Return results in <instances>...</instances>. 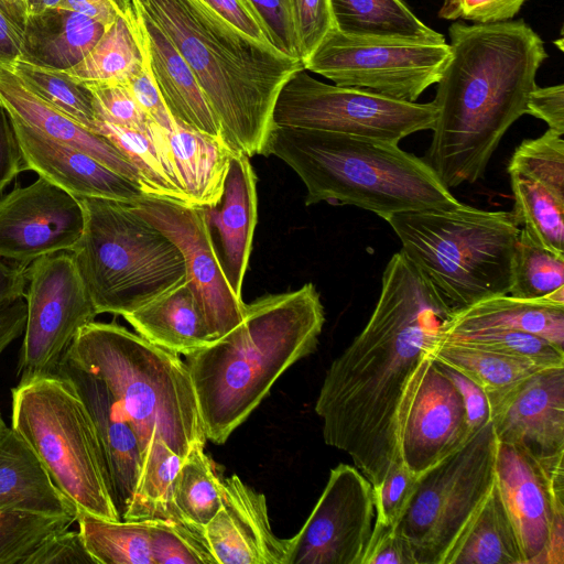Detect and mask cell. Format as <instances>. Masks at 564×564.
I'll return each instance as SVG.
<instances>
[{"mask_svg": "<svg viewBox=\"0 0 564 564\" xmlns=\"http://www.w3.org/2000/svg\"><path fill=\"white\" fill-rule=\"evenodd\" d=\"M362 564H415V561L395 525L375 522Z\"/></svg>", "mask_w": 564, "mask_h": 564, "instance_id": "53", "label": "cell"}, {"mask_svg": "<svg viewBox=\"0 0 564 564\" xmlns=\"http://www.w3.org/2000/svg\"><path fill=\"white\" fill-rule=\"evenodd\" d=\"M7 427H8V426H7V424H6V422H4L3 417H2V415H1V413H0V436H1V434L4 432V430H6Z\"/></svg>", "mask_w": 564, "mask_h": 564, "instance_id": "64", "label": "cell"}, {"mask_svg": "<svg viewBox=\"0 0 564 564\" xmlns=\"http://www.w3.org/2000/svg\"><path fill=\"white\" fill-rule=\"evenodd\" d=\"M129 206L181 251L186 278L213 340L236 327L243 318L246 303L235 294L226 279L205 207L148 195Z\"/></svg>", "mask_w": 564, "mask_h": 564, "instance_id": "15", "label": "cell"}, {"mask_svg": "<svg viewBox=\"0 0 564 564\" xmlns=\"http://www.w3.org/2000/svg\"><path fill=\"white\" fill-rule=\"evenodd\" d=\"M261 155L279 158L299 175L306 206L351 205L386 220L462 204L424 159L395 143L273 124Z\"/></svg>", "mask_w": 564, "mask_h": 564, "instance_id": "5", "label": "cell"}, {"mask_svg": "<svg viewBox=\"0 0 564 564\" xmlns=\"http://www.w3.org/2000/svg\"><path fill=\"white\" fill-rule=\"evenodd\" d=\"M26 14L42 13L48 9L58 8L63 0H23Z\"/></svg>", "mask_w": 564, "mask_h": 564, "instance_id": "63", "label": "cell"}, {"mask_svg": "<svg viewBox=\"0 0 564 564\" xmlns=\"http://www.w3.org/2000/svg\"><path fill=\"white\" fill-rule=\"evenodd\" d=\"M245 2L260 22L271 46L289 57L301 61L289 0H245Z\"/></svg>", "mask_w": 564, "mask_h": 564, "instance_id": "47", "label": "cell"}, {"mask_svg": "<svg viewBox=\"0 0 564 564\" xmlns=\"http://www.w3.org/2000/svg\"><path fill=\"white\" fill-rule=\"evenodd\" d=\"M509 175L514 199L510 213L516 224L536 245L564 257V200L531 180Z\"/></svg>", "mask_w": 564, "mask_h": 564, "instance_id": "39", "label": "cell"}, {"mask_svg": "<svg viewBox=\"0 0 564 564\" xmlns=\"http://www.w3.org/2000/svg\"><path fill=\"white\" fill-rule=\"evenodd\" d=\"M183 459L162 440L152 437L142 454L138 479L121 519H178L173 510L172 491Z\"/></svg>", "mask_w": 564, "mask_h": 564, "instance_id": "36", "label": "cell"}, {"mask_svg": "<svg viewBox=\"0 0 564 564\" xmlns=\"http://www.w3.org/2000/svg\"><path fill=\"white\" fill-rule=\"evenodd\" d=\"M76 522L97 564H153L149 520H110L78 511Z\"/></svg>", "mask_w": 564, "mask_h": 564, "instance_id": "37", "label": "cell"}, {"mask_svg": "<svg viewBox=\"0 0 564 564\" xmlns=\"http://www.w3.org/2000/svg\"><path fill=\"white\" fill-rule=\"evenodd\" d=\"M11 395V427L62 494L78 511L120 520L93 421L72 384L58 375L37 377L19 381Z\"/></svg>", "mask_w": 564, "mask_h": 564, "instance_id": "9", "label": "cell"}, {"mask_svg": "<svg viewBox=\"0 0 564 564\" xmlns=\"http://www.w3.org/2000/svg\"><path fill=\"white\" fill-rule=\"evenodd\" d=\"M205 535L218 564H286L290 539L273 533L265 496L236 474L221 478V507Z\"/></svg>", "mask_w": 564, "mask_h": 564, "instance_id": "19", "label": "cell"}, {"mask_svg": "<svg viewBox=\"0 0 564 564\" xmlns=\"http://www.w3.org/2000/svg\"><path fill=\"white\" fill-rule=\"evenodd\" d=\"M147 48V47H145ZM135 101L148 118L162 129L170 131L175 121L167 110L150 69L148 55L142 68L126 83Z\"/></svg>", "mask_w": 564, "mask_h": 564, "instance_id": "52", "label": "cell"}, {"mask_svg": "<svg viewBox=\"0 0 564 564\" xmlns=\"http://www.w3.org/2000/svg\"><path fill=\"white\" fill-rule=\"evenodd\" d=\"M28 170L78 198L132 204L147 196L139 184L91 155L51 140L10 118Z\"/></svg>", "mask_w": 564, "mask_h": 564, "instance_id": "22", "label": "cell"}, {"mask_svg": "<svg viewBox=\"0 0 564 564\" xmlns=\"http://www.w3.org/2000/svg\"><path fill=\"white\" fill-rule=\"evenodd\" d=\"M84 402L93 421L107 466L112 499L122 518L142 463L138 436L107 386L67 355L57 373Z\"/></svg>", "mask_w": 564, "mask_h": 564, "instance_id": "21", "label": "cell"}, {"mask_svg": "<svg viewBox=\"0 0 564 564\" xmlns=\"http://www.w3.org/2000/svg\"><path fill=\"white\" fill-rule=\"evenodd\" d=\"M204 446L194 445L184 457L172 491L175 516L200 528H205L221 507V478Z\"/></svg>", "mask_w": 564, "mask_h": 564, "instance_id": "38", "label": "cell"}, {"mask_svg": "<svg viewBox=\"0 0 564 564\" xmlns=\"http://www.w3.org/2000/svg\"><path fill=\"white\" fill-rule=\"evenodd\" d=\"M516 330L540 336L564 351V290L539 300L498 295L456 310L438 335Z\"/></svg>", "mask_w": 564, "mask_h": 564, "instance_id": "26", "label": "cell"}, {"mask_svg": "<svg viewBox=\"0 0 564 564\" xmlns=\"http://www.w3.org/2000/svg\"><path fill=\"white\" fill-rule=\"evenodd\" d=\"M563 135L547 129L541 137L523 140L511 156L508 173L531 180L564 200Z\"/></svg>", "mask_w": 564, "mask_h": 564, "instance_id": "43", "label": "cell"}, {"mask_svg": "<svg viewBox=\"0 0 564 564\" xmlns=\"http://www.w3.org/2000/svg\"><path fill=\"white\" fill-rule=\"evenodd\" d=\"M375 519L373 486L356 466L338 464L290 539L286 564H362Z\"/></svg>", "mask_w": 564, "mask_h": 564, "instance_id": "14", "label": "cell"}, {"mask_svg": "<svg viewBox=\"0 0 564 564\" xmlns=\"http://www.w3.org/2000/svg\"><path fill=\"white\" fill-rule=\"evenodd\" d=\"M145 61L144 35L133 7L106 29L82 62L64 72L80 83H126Z\"/></svg>", "mask_w": 564, "mask_h": 564, "instance_id": "35", "label": "cell"}, {"mask_svg": "<svg viewBox=\"0 0 564 564\" xmlns=\"http://www.w3.org/2000/svg\"><path fill=\"white\" fill-rule=\"evenodd\" d=\"M451 56L436 83V120L424 161L447 188L475 183L507 130L523 115L547 58L523 20L454 22Z\"/></svg>", "mask_w": 564, "mask_h": 564, "instance_id": "2", "label": "cell"}, {"mask_svg": "<svg viewBox=\"0 0 564 564\" xmlns=\"http://www.w3.org/2000/svg\"><path fill=\"white\" fill-rule=\"evenodd\" d=\"M7 67L43 100L85 128L97 132L99 121L93 96L84 83L77 82L64 70L37 66L22 59Z\"/></svg>", "mask_w": 564, "mask_h": 564, "instance_id": "40", "label": "cell"}, {"mask_svg": "<svg viewBox=\"0 0 564 564\" xmlns=\"http://www.w3.org/2000/svg\"><path fill=\"white\" fill-rule=\"evenodd\" d=\"M108 26L59 7L28 15L19 59L67 70L88 55Z\"/></svg>", "mask_w": 564, "mask_h": 564, "instance_id": "28", "label": "cell"}, {"mask_svg": "<svg viewBox=\"0 0 564 564\" xmlns=\"http://www.w3.org/2000/svg\"><path fill=\"white\" fill-rule=\"evenodd\" d=\"M527 0H443L438 17L444 20H466L478 24L511 20Z\"/></svg>", "mask_w": 564, "mask_h": 564, "instance_id": "50", "label": "cell"}, {"mask_svg": "<svg viewBox=\"0 0 564 564\" xmlns=\"http://www.w3.org/2000/svg\"><path fill=\"white\" fill-rule=\"evenodd\" d=\"M123 318L148 341L188 355L213 341L187 278Z\"/></svg>", "mask_w": 564, "mask_h": 564, "instance_id": "29", "label": "cell"}, {"mask_svg": "<svg viewBox=\"0 0 564 564\" xmlns=\"http://www.w3.org/2000/svg\"><path fill=\"white\" fill-rule=\"evenodd\" d=\"M302 63L335 29L329 0H289ZM304 66V65H303Z\"/></svg>", "mask_w": 564, "mask_h": 564, "instance_id": "49", "label": "cell"}, {"mask_svg": "<svg viewBox=\"0 0 564 564\" xmlns=\"http://www.w3.org/2000/svg\"><path fill=\"white\" fill-rule=\"evenodd\" d=\"M205 209L210 229L217 231L216 249L226 279L235 294L242 297L258 217L257 177L249 156L232 153L220 199Z\"/></svg>", "mask_w": 564, "mask_h": 564, "instance_id": "23", "label": "cell"}, {"mask_svg": "<svg viewBox=\"0 0 564 564\" xmlns=\"http://www.w3.org/2000/svg\"><path fill=\"white\" fill-rule=\"evenodd\" d=\"M325 323L313 283L246 304L242 321L185 356L206 440L224 444L292 365L315 351Z\"/></svg>", "mask_w": 564, "mask_h": 564, "instance_id": "3", "label": "cell"}, {"mask_svg": "<svg viewBox=\"0 0 564 564\" xmlns=\"http://www.w3.org/2000/svg\"><path fill=\"white\" fill-rule=\"evenodd\" d=\"M20 381L56 375L78 332L98 315L70 251L28 265Z\"/></svg>", "mask_w": 564, "mask_h": 564, "instance_id": "13", "label": "cell"}, {"mask_svg": "<svg viewBox=\"0 0 564 564\" xmlns=\"http://www.w3.org/2000/svg\"><path fill=\"white\" fill-rule=\"evenodd\" d=\"M25 564H97L79 531L65 529L46 539Z\"/></svg>", "mask_w": 564, "mask_h": 564, "instance_id": "51", "label": "cell"}, {"mask_svg": "<svg viewBox=\"0 0 564 564\" xmlns=\"http://www.w3.org/2000/svg\"><path fill=\"white\" fill-rule=\"evenodd\" d=\"M0 104L10 118L91 155L139 184L137 169L113 142L43 100L7 66H0Z\"/></svg>", "mask_w": 564, "mask_h": 564, "instance_id": "24", "label": "cell"}, {"mask_svg": "<svg viewBox=\"0 0 564 564\" xmlns=\"http://www.w3.org/2000/svg\"><path fill=\"white\" fill-rule=\"evenodd\" d=\"M426 355L479 386L487 395L491 414L518 384L544 369L502 354L438 338Z\"/></svg>", "mask_w": 564, "mask_h": 564, "instance_id": "34", "label": "cell"}, {"mask_svg": "<svg viewBox=\"0 0 564 564\" xmlns=\"http://www.w3.org/2000/svg\"><path fill=\"white\" fill-rule=\"evenodd\" d=\"M449 56L447 43L366 40L333 29L303 65L337 86L416 102L440 80Z\"/></svg>", "mask_w": 564, "mask_h": 564, "instance_id": "12", "label": "cell"}, {"mask_svg": "<svg viewBox=\"0 0 564 564\" xmlns=\"http://www.w3.org/2000/svg\"><path fill=\"white\" fill-rule=\"evenodd\" d=\"M67 356L98 377L133 427L142 454L152 437L185 457L206 443L194 386L180 355L116 323L90 322Z\"/></svg>", "mask_w": 564, "mask_h": 564, "instance_id": "6", "label": "cell"}, {"mask_svg": "<svg viewBox=\"0 0 564 564\" xmlns=\"http://www.w3.org/2000/svg\"><path fill=\"white\" fill-rule=\"evenodd\" d=\"M153 564H218L205 528L181 519L149 520Z\"/></svg>", "mask_w": 564, "mask_h": 564, "instance_id": "42", "label": "cell"}, {"mask_svg": "<svg viewBox=\"0 0 564 564\" xmlns=\"http://www.w3.org/2000/svg\"><path fill=\"white\" fill-rule=\"evenodd\" d=\"M214 13L253 41L272 47L260 22L245 0H200ZM273 48V47H272ZM276 51V50H275Z\"/></svg>", "mask_w": 564, "mask_h": 564, "instance_id": "55", "label": "cell"}, {"mask_svg": "<svg viewBox=\"0 0 564 564\" xmlns=\"http://www.w3.org/2000/svg\"><path fill=\"white\" fill-rule=\"evenodd\" d=\"M133 7L143 31L150 69L174 121L221 137L218 120L188 64L165 32L141 9Z\"/></svg>", "mask_w": 564, "mask_h": 564, "instance_id": "25", "label": "cell"}, {"mask_svg": "<svg viewBox=\"0 0 564 564\" xmlns=\"http://www.w3.org/2000/svg\"><path fill=\"white\" fill-rule=\"evenodd\" d=\"M417 477L403 463L391 468L382 482L373 487L376 523L395 525L415 491Z\"/></svg>", "mask_w": 564, "mask_h": 564, "instance_id": "48", "label": "cell"}, {"mask_svg": "<svg viewBox=\"0 0 564 564\" xmlns=\"http://www.w3.org/2000/svg\"><path fill=\"white\" fill-rule=\"evenodd\" d=\"M444 564H524L518 534L496 481Z\"/></svg>", "mask_w": 564, "mask_h": 564, "instance_id": "32", "label": "cell"}, {"mask_svg": "<svg viewBox=\"0 0 564 564\" xmlns=\"http://www.w3.org/2000/svg\"><path fill=\"white\" fill-rule=\"evenodd\" d=\"M24 170L28 169L10 117L0 104V193Z\"/></svg>", "mask_w": 564, "mask_h": 564, "instance_id": "57", "label": "cell"}, {"mask_svg": "<svg viewBox=\"0 0 564 564\" xmlns=\"http://www.w3.org/2000/svg\"><path fill=\"white\" fill-rule=\"evenodd\" d=\"M0 9L22 32L26 21V10L23 0H0Z\"/></svg>", "mask_w": 564, "mask_h": 564, "instance_id": "62", "label": "cell"}, {"mask_svg": "<svg viewBox=\"0 0 564 564\" xmlns=\"http://www.w3.org/2000/svg\"><path fill=\"white\" fill-rule=\"evenodd\" d=\"M432 102H408L364 89L329 85L302 68L282 87L273 124L343 133L398 144L412 133L432 130Z\"/></svg>", "mask_w": 564, "mask_h": 564, "instance_id": "11", "label": "cell"}, {"mask_svg": "<svg viewBox=\"0 0 564 564\" xmlns=\"http://www.w3.org/2000/svg\"><path fill=\"white\" fill-rule=\"evenodd\" d=\"M437 338L502 354L541 368L564 367V351L557 349L546 339L529 333L479 330L438 335Z\"/></svg>", "mask_w": 564, "mask_h": 564, "instance_id": "45", "label": "cell"}, {"mask_svg": "<svg viewBox=\"0 0 564 564\" xmlns=\"http://www.w3.org/2000/svg\"><path fill=\"white\" fill-rule=\"evenodd\" d=\"M437 364L462 397L466 412V420L471 433H476L490 423V405L485 391L460 372L440 362Z\"/></svg>", "mask_w": 564, "mask_h": 564, "instance_id": "54", "label": "cell"}, {"mask_svg": "<svg viewBox=\"0 0 564 564\" xmlns=\"http://www.w3.org/2000/svg\"><path fill=\"white\" fill-rule=\"evenodd\" d=\"M74 522V518L0 510V564H25L46 539Z\"/></svg>", "mask_w": 564, "mask_h": 564, "instance_id": "44", "label": "cell"}, {"mask_svg": "<svg viewBox=\"0 0 564 564\" xmlns=\"http://www.w3.org/2000/svg\"><path fill=\"white\" fill-rule=\"evenodd\" d=\"M525 113L543 120L549 129L564 134V85L535 86L529 96Z\"/></svg>", "mask_w": 564, "mask_h": 564, "instance_id": "56", "label": "cell"}, {"mask_svg": "<svg viewBox=\"0 0 564 564\" xmlns=\"http://www.w3.org/2000/svg\"><path fill=\"white\" fill-rule=\"evenodd\" d=\"M0 510L77 519L29 444L12 429L0 436Z\"/></svg>", "mask_w": 564, "mask_h": 564, "instance_id": "27", "label": "cell"}, {"mask_svg": "<svg viewBox=\"0 0 564 564\" xmlns=\"http://www.w3.org/2000/svg\"><path fill=\"white\" fill-rule=\"evenodd\" d=\"M80 200L85 227L70 252L98 314L123 317L186 278L178 248L129 204Z\"/></svg>", "mask_w": 564, "mask_h": 564, "instance_id": "8", "label": "cell"}, {"mask_svg": "<svg viewBox=\"0 0 564 564\" xmlns=\"http://www.w3.org/2000/svg\"><path fill=\"white\" fill-rule=\"evenodd\" d=\"M499 443L549 469L564 460V367L541 369L518 384L491 414Z\"/></svg>", "mask_w": 564, "mask_h": 564, "instance_id": "18", "label": "cell"}, {"mask_svg": "<svg viewBox=\"0 0 564 564\" xmlns=\"http://www.w3.org/2000/svg\"><path fill=\"white\" fill-rule=\"evenodd\" d=\"M495 481L518 534L524 564H546L552 530L564 525V502L554 500L542 470L531 458L499 442Z\"/></svg>", "mask_w": 564, "mask_h": 564, "instance_id": "20", "label": "cell"}, {"mask_svg": "<svg viewBox=\"0 0 564 564\" xmlns=\"http://www.w3.org/2000/svg\"><path fill=\"white\" fill-rule=\"evenodd\" d=\"M93 96L98 121L124 129L145 131L151 120L130 89L121 82L84 83Z\"/></svg>", "mask_w": 564, "mask_h": 564, "instance_id": "46", "label": "cell"}, {"mask_svg": "<svg viewBox=\"0 0 564 564\" xmlns=\"http://www.w3.org/2000/svg\"><path fill=\"white\" fill-rule=\"evenodd\" d=\"M170 37L194 73L234 153L261 154L276 98L300 59L262 45L200 0H132Z\"/></svg>", "mask_w": 564, "mask_h": 564, "instance_id": "4", "label": "cell"}, {"mask_svg": "<svg viewBox=\"0 0 564 564\" xmlns=\"http://www.w3.org/2000/svg\"><path fill=\"white\" fill-rule=\"evenodd\" d=\"M455 311L399 251L366 326L326 371L315 403L324 442L347 453L373 487L402 463L398 414L405 388Z\"/></svg>", "mask_w": 564, "mask_h": 564, "instance_id": "1", "label": "cell"}, {"mask_svg": "<svg viewBox=\"0 0 564 564\" xmlns=\"http://www.w3.org/2000/svg\"><path fill=\"white\" fill-rule=\"evenodd\" d=\"M166 130L153 121L145 131L98 122L105 135L129 159L139 174V184L148 196L189 204L177 177Z\"/></svg>", "mask_w": 564, "mask_h": 564, "instance_id": "33", "label": "cell"}, {"mask_svg": "<svg viewBox=\"0 0 564 564\" xmlns=\"http://www.w3.org/2000/svg\"><path fill=\"white\" fill-rule=\"evenodd\" d=\"M498 440L491 422L417 478L397 530L415 564H444L495 482Z\"/></svg>", "mask_w": 564, "mask_h": 564, "instance_id": "10", "label": "cell"}, {"mask_svg": "<svg viewBox=\"0 0 564 564\" xmlns=\"http://www.w3.org/2000/svg\"><path fill=\"white\" fill-rule=\"evenodd\" d=\"M26 319V303L15 300L0 308V356L4 349L23 334Z\"/></svg>", "mask_w": 564, "mask_h": 564, "instance_id": "60", "label": "cell"}, {"mask_svg": "<svg viewBox=\"0 0 564 564\" xmlns=\"http://www.w3.org/2000/svg\"><path fill=\"white\" fill-rule=\"evenodd\" d=\"M474 434L459 392L438 364L425 354L405 388L398 414L403 465L419 478Z\"/></svg>", "mask_w": 564, "mask_h": 564, "instance_id": "16", "label": "cell"}, {"mask_svg": "<svg viewBox=\"0 0 564 564\" xmlns=\"http://www.w3.org/2000/svg\"><path fill=\"white\" fill-rule=\"evenodd\" d=\"M334 26L358 39L446 43L403 0H329Z\"/></svg>", "mask_w": 564, "mask_h": 564, "instance_id": "31", "label": "cell"}, {"mask_svg": "<svg viewBox=\"0 0 564 564\" xmlns=\"http://www.w3.org/2000/svg\"><path fill=\"white\" fill-rule=\"evenodd\" d=\"M173 164L191 205L210 207L223 194L232 151L213 137L175 122L165 131Z\"/></svg>", "mask_w": 564, "mask_h": 564, "instance_id": "30", "label": "cell"}, {"mask_svg": "<svg viewBox=\"0 0 564 564\" xmlns=\"http://www.w3.org/2000/svg\"><path fill=\"white\" fill-rule=\"evenodd\" d=\"M28 267L8 263L0 258V308L24 296Z\"/></svg>", "mask_w": 564, "mask_h": 564, "instance_id": "59", "label": "cell"}, {"mask_svg": "<svg viewBox=\"0 0 564 564\" xmlns=\"http://www.w3.org/2000/svg\"><path fill=\"white\" fill-rule=\"evenodd\" d=\"M85 227L80 198L39 177L0 197V258L28 267L72 251Z\"/></svg>", "mask_w": 564, "mask_h": 564, "instance_id": "17", "label": "cell"}, {"mask_svg": "<svg viewBox=\"0 0 564 564\" xmlns=\"http://www.w3.org/2000/svg\"><path fill=\"white\" fill-rule=\"evenodd\" d=\"M22 32L0 9V66H9L21 57Z\"/></svg>", "mask_w": 564, "mask_h": 564, "instance_id": "61", "label": "cell"}, {"mask_svg": "<svg viewBox=\"0 0 564 564\" xmlns=\"http://www.w3.org/2000/svg\"><path fill=\"white\" fill-rule=\"evenodd\" d=\"M560 290H564V257L540 247L520 228L508 294L522 300H539Z\"/></svg>", "mask_w": 564, "mask_h": 564, "instance_id": "41", "label": "cell"}, {"mask_svg": "<svg viewBox=\"0 0 564 564\" xmlns=\"http://www.w3.org/2000/svg\"><path fill=\"white\" fill-rule=\"evenodd\" d=\"M59 8L110 25L119 15L131 11L133 3L131 0H63Z\"/></svg>", "mask_w": 564, "mask_h": 564, "instance_id": "58", "label": "cell"}, {"mask_svg": "<svg viewBox=\"0 0 564 564\" xmlns=\"http://www.w3.org/2000/svg\"><path fill=\"white\" fill-rule=\"evenodd\" d=\"M401 251L455 308L509 293L520 232L510 212L460 204L388 217Z\"/></svg>", "mask_w": 564, "mask_h": 564, "instance_id": "7", "label": "cell"}]
</instances>
